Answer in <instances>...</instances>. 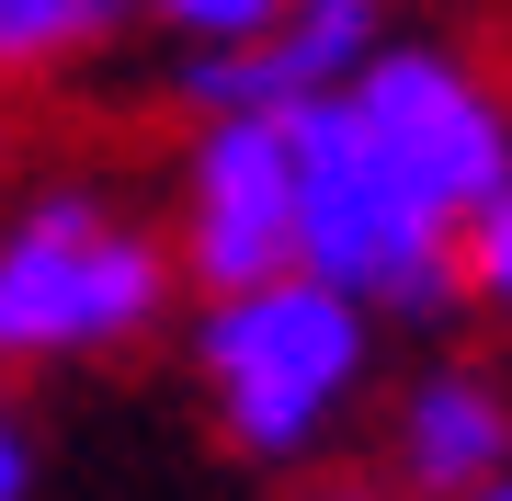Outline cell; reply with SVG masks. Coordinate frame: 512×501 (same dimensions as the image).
<instances>
[{
  "label": "cell",
  "mask_w": 512,
  "mask_h": 501,
  "mask_svg": "<svg viewBox=\"0 0 512 501\" xmlns=\"http://www.w3.org/2000/svg\"><path fill=\"white\" fill-rule=\"evenodd\" d=\"M376 46V0H285L262 35L194 46L183 57V103L194 114H296L319 92H342Z\"/></svg>",
  "instance_id": "obj_6"
},
{
  "label": "cell",
  "mask_w": 512,
  "mask_h": 501,
  "mask_svg": "<svg viewBox=\"0 0 512 501\" xmlns=\"http://www.w3.org/2000/svg\"><path fill=\"white\" fill-rule=\"evenodd\" d=\"M171 262L194 297H239L296 274V137L285 114H194L183 183H171Z\"/></svg>",
  "instance_id": "obj_5"
},
{
  "label": "cell",
  "mask_w": 512,
  "mask_h": 501,
  "mask_svg": "<svg viewBox=\"0 0 512 501\" xmlns=\"http://www.w3.org/2000/svg\"><path fill=\"white\" fill-rule=\"evenodd\" d=\"M467 501H512V467H490V479H478V490H467Z\"/></svg>",
  "instance_id": "obj_12"
},
{
  "label": "cell",
  "mask_w": 512,
  "mask_h": 501,
  "mask_svg": "<svg viewBox=\"0 0 512 501\" xmlns=\"http://www.w3.org/2000/svg\"><path fill=\"white\" fill-rule=\"evenodd\" d=\"M0 501H35V433L12 399H0Z\"/></svg>",
  "instance_id": "obj_11"
},
{
  "label": "cell",
  "mask_w": 512,
  "mask_h": 501,
  "mask_svg": "<svg viewBox=\"0 0 512 501\" xmlns=\"http://www.w3.org/2000/svg\"><path fill=\"white\" fill-rule=\"evenodd\" d=\"M342 114L444 228H467L512 183V103L444 46H365V69L342 80Z\"/></svg>",
  "instance_id": "obj_4"
},
{
  "label": "cell",
  "mask_w": 512,
  "mask_h": 501,
  "mask_svg": "<svg viewBox=\"0 0 512 501\" xmlns=\"http://www.w3.org/2000/svg\"><path fill=\"white\" fill-rule=\"evenodd\" d=\"M137 12H148V23H171L183 46H239V35H262L285 0H137Z\"/></svg>",
  "instance_id": "obj_10"
},
{
  "label": "cell",
  "mask_w": 512,
  "mask_h": 501,
  "mask_svg": "<svg viewBox=\"0 0 512 501\" xmlns=\"http://www.w3.org/2000/svg\"><path fill=\"white\" fill-rule=\"evenodd\" d=\"M330 501H387V490H330Z\"/></svg>",
  "instance_id": "obj_13"
},
{
  "label": "cell",
  "mask_w": 512,
  "mask_h": 501,
  "mask_svg": "<svg viewBox=\"0 0 512 501\" xmlns=\"http://www.w3.org/2000/svg\"><path fill=\"white\" fill-rule=\"evenodd\" d=\"M490 467H512V399L490 388V365L410 376V399H399V490L467 501Z\"/></svg>",
  "instance_id": "obj_7"
},
{
  "label": "cell",
  "mask_w": 512,
  "mask_h": 501,
  "mask_svg": "<svg viewBox=\"0 0 512 501\" xmlns=\"http://www.w3.org/2000/svg\"><path fill=\"white\" fill-rule=\"evenodd\" d=\"M194 376H205V410L239 456H308L342 399L365 388V297L319 285L308 262L296 274H262L239 297H205L194 319Z\"/></svg>",
  "instance_id": "obj_2"
},
{
  "label": "cell",
  "mask_w": 512,
  "mask_h": 501,
  "mask_svg": "<svg viewBox=\"0 0 512 501\" xmlns=\"http://www.w3.org/2000/svg\"><path fill=\"white\" fill-rule=\"evenodd\" d=\"M456 285H467V297H490V308H512V183L456 228Z\"/></svg>",
  "instance_id": "obj_9"
},
{
  "label": "cell",
  "mask_w": 512,
  "mask_h": 501,
  "mask_svg": "<svg viewBox=\"0 0 512 501\" xmlns=\"http://www.w3.org/2000/svg\"><path fill=\"white\" fill-rule=\"evenodd\" d=\"M137 23V0H0V92H46L80 57H103Z\"/></svg>",
  "instance_id": "obj_8"
},
{
  "label": "cell",
  "mask_w": 512,
  "mask_h": 501,
  "mask_svg": "<svg viewBox=\"0 0 512 501\" xmlns=\"http://www.w3.org/2000/svg\"><path fill=\"white\" fill-rule=\"evenodd\" d=\"M285 137H296V262H308L319 285H342V297H365V308H410V319L467 297L456 285V228L353 137L342 92L296 103Z\"/></svg>",
  "instance_id": "obj_3"
},
{
  "label": "cell",
  "mask_w": 512,
  "mask_h": 501,
  "mask_svg": "<svg viewBox=\"0 0 512 501\" xmlns=\"http://www.w3.org/2000/svg\"><path fill=\"white\" fill-rule=\"evenodd\" d=\"M171 285H183L171 240L137 228L114 194L92 183L23 194L12 228H0V376L137 353L171 319Z\"/></svg>",
  "instance_id": "obj_1"
}]
</instances>
